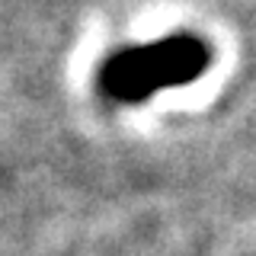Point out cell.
<instances>
[{"label": "cell", "mask_w": 256, "mask_h": 256, "mask_svg": "<svg viewBox=\"0 0 256 256\" xmlns=\"http://www.w3.org/2000/svg\"><path fill=\"white\" fill-rule=\"evenodd\" d=\"M208 64H212V45L192 32H180L157 42L118 48L102 61L96 86L106 100L134 106L164 90L192 84L208 70Z\"/></svg>", "instance_id": "6da1fadb"}]
</instances>
